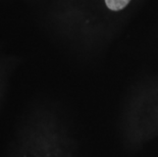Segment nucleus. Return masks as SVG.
I'll list each match as a JSON object with an SVG mask.
<instances>
[{"label": "nucleus", "mask_w": 158, "mask_h": 157, "mask_svg": "<svg viewBox=\"0 0 158 157\" xmlns=\"http://www.w3.org/2000/svg\"><path fill=\"white\" fill-rule=\"evenodd\" d=\"M131 0H105L106 6L113 11L120 10L129 4Z\"/></svg>", "instance_id": "nucleus-1"}]
</instances>
